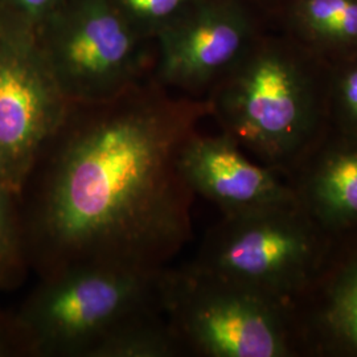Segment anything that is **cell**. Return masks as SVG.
I'll return each mask as SVG.
<instances>
[{"label": "cell", "mask_w": 357, "mask_h": 357, "mask_svg": "<svg viewBox=\"0 0 357 357\" xmlns=\"http://www.w3.org/2000/svg\"><path fill=\"white\" fill-rule=\"evenodd\" d=\"M212 114L141 82L113 100L70 103L17 195L23 248L38 280L81 268L155 271L193 236L196 195L180 153Z\"/></svg>", "instance_id": "6da1fadb"}, {"label": "cell", "mask_w": 357, "mask_h": 357, "mask_svg": "<svg viewBox=\"0 0 357 357\" xmlns=\"http://www.w3.org/2000/svg\"><path fill=\"white\" fill-rule=\"evenodd\" d=\"M208 101L221 131L283 178L328 126V72L282 47L249 48Z\"/></svg>", "instance_id": "7a4b0ae2"}, {"label": "cell", "mask_w": 357, "mask_h": 357, "mask_svg": "<svg viewBox=\"0 0 357 357\" xmlns=\"http://www.w3.org/2000/svg\"><path fill=\"white\" fill-rule=\"evenodd\" d=\"M165 312L184 356L302 357L290 303L187 265L167 268Z\"/></svg>", "instance_id": "3957f363"}, {"label": "cell", "mask_w": 357, "mask_h": 357, "mask_svg": "<svg viewBox=\"0 0 357 357\" xmlns=\"http://www.w3.org/2000/svg\"><path fill=\"white\" fill-rule=\"evenodd\" d=\"M166 268H81L38 280L15 312L29 357H89L131 317L165 308Z\"/></svg>", "instance_id": "277c9868"}, {"label": "cell", "mask_w": 357, "mask_h": 357, "mask_svg": "<svg viewBox=\"0 0 357 357\" xmlns=\"http://www.w3.org/2000/svg\"><path fill=\"white\" fill-rule=\"evenodd\" d=\"M330 241L291 199L221 216L188 265L290 303L317 274Z\"/></svg>", "instance_id": "5b68a950"}, {"label": "cell", "mask_w": 357, "mask_h": 357, "mask_svg": "<svg viewBox=\"0 0 357 357\" xmlns=\"http://www.w3.org/2000/svg\"><path fill=\"white\" fill-rule=\"evenodd\" d=\"M52 72L70 103L113 100L143 82V40L109 0H64L38 26Z\"/></svg>", "instance_id": "8992f818"}, {"label": "cell", "mask_w": 357, "mask_h": 357, "mask_svg": "<svg viewBox=\"0 0 357 357\" xmlns=\"http://www.w3.org/2000/svg\"><path fill=\"white\" fill-rule=\"evenodd\" d=\"M69 106L38 26L15 13L0 24V176L15 196Z\"/></svg>", "instance_id": "52a82bcc"}, {"label": "cell", "mask_w": 357, "mask_h": 357, "mask_svg": "<svg viewBox=\"0 0 357 357\" xmlns=\"http://www.w3.org/2000/svg\"><path fill=\"white\" fill-rule=\"evenodd\" d=\"M158 82L191 93L215 85L250 43V23L237 4L202 0L159 36Z\"/></svg>", "instance_id": "ba28073f"}, {"label": "cell", "mask_w": 357, "mask_h": 357, "mask_svg": "<svg viewBox=\"0 0 357 357\" xmlns=\"http://www.w3.org/2000/svg\"><path fill=\"white\" fill-rule=\"evenodd\" d=\"M290 307L302 357H357V227L332 236Z\"/></svg>", "instance_id": "9c48e42d"}, {"label": "cell", "mask_w": 357, "mask_h": 357, "mask_svg": "<svg viewBox=\"0 0 357 357\" xmlns=\"http://www.w3.org/2000/svg\"><path fill=\"white\" fill-rule=\"evenodd\" d=\"M180 169L196 196L216 205L221 216L294 199L286 181L257 163L225 132L196 131L180 153Z\"/></svg>", "instance_id": "30bf717a"}, {"label": "cell", "mask_w": 357, "mask_h": 357, "mask_svg": "<svg viewBox=\"0 0 357 357\" xmlns=\"http://www.w3.org/2000/svg\"><path fill=\"white\" fill-rule=\"evenodd\" d=\"M283 180L331 237L357 227V135L327 126Z\"/></svg>", "instance_id": "8fae6325"}, {"label": "cell", "mask_w": 357, "mask_h": 357, "mask_svg": "<svg viewBox=\"0 0 357 357\" xmlns=\"http://www.w3.org/2000/svg\"><path fill=\"white\" fill-rule=\"evenodd\" d=\"M184 356L165 308H151L125 320L96 345L89 357Z\"/></svg>", "instance_id": "7c38bea8"}, {"label": "cell", "mask_w": 357, "mask_h": 357, "mask_svg": "<svg viewBox=\"0 0 357 357\" xmlns=\"http://www.w3.org/2000/svg\"><path fill=\"white\" fill-rule=\"evenodd\" d=\"M294 16L307 38L323 48L357 47V0H299Z\"/></svg>", "instance_id": "4fadbf2b"}, {"label": "cell", "mask_w": 357, "mask_h": 357, "mask_svg": "<svg viewBox=\"0 0 357 357\" xmlns=\"http://www.w3.org/2000/svg\"><path fill=\"white\" fill-rule=\"evenodd\" d=\"M26 262L17 196L0 176V293L19 289L29 274Z\"/></svg>", "instance_id": "5bb4252c"}, {"label": "cell", "mask_w": 357, "mask_h": 357, "mask_svg": "<svg viewBox=\"0 0 357 357\" xmlns=\"http://www.w3.org/2000/svg\"><path fill=\"white\" fill-rule=\"evenodd\" d=\"M142 38H158L202 0H109Z\"/></svg>", "instance_id": "9a60e30c"}, {"label": "cell", "mask_w": 357, "mask_h": 357, "mask_svg": "<svg viewBox=\"0 0 357 357\" xmlns=\"http://www.w3.org/2000/svg\"><path fill=\"white\" fill-rule=\"evenodd\" d=\"M328 128L357 135V57L328 72Z\"/></svg>", "instance_id": "2e32d148"}, {"label": "cell", "mask_w": 357, "mask_h": 357, "mask_svg": "<svg viewBox=\"0 0 357 357\" xmlns=\"http://www.w3.org/2000/svg\"><path fill=\"white\" fill-rule=\"evenodd\" d=\"M0 357H29L26 336L15 312L0 310Z\"/></svg>", "instance_id": "e0dca14e"}, {"label": "cell", "mask_w": 357, "mask_h": 357, "mask_svg": "<svg viewBox=\"0 0 357 357\" xmlns=\"http://www.w3.org/2000/svg\"><path fill=\"white\" fill-rule=\"evenodd\" d=\"M15 7V13L24 17L33 26H40L64 0H11Z\"/></svg>", "instance_id": "ac0fdd59"}]
</instances>
